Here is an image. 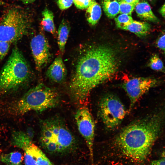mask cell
<instances>
[{
	"instance_id": "2e32d148",
	"label": "cell",
	"mask_w": 165,
	"mask_h": 165,
	"mask_svg": "<svg viewBox=\"0 0 165 165\" xmlns=\"http://www.w3.org/2000/svg\"><path fill=\"white\" fill-rule=\"evenodd\" d=\"M42 16L41 24L45 31L54 35L56 32L54 22V15L50 9L45 8L42 12Z\"/></svg>"
},
{
	"instance_id": "8992f818",
	"label": "cell",
	"mask_w": 165,
	"mask_h": 165,
	"mask_svg": "<svg viewBox=\"0 0 165 165\" xmlns=\"http://www.w3.org/2000/svg\"><path fill=\"white\" fill-rule=\"evenodd\" d=\"M31 24L27 13L13 6L5 11L0 18V41L15 43L28 32Z\"/></svg>"
},
{
	"instance_id": "83f0119b",
	"label": "cell",
	"mask_w": 165,
	"mask_h": 165,
	"mask_svg": "<svg viewBox=\"0 0 165 165\" xmlns=\"http://www.w3.org/2000/svg\"><path fill=\"white\" fill-rule=\"evenodd\" d=\"M159 13L163 17L165 18V2L159 9Z\"/></svg>"
},
{
	"instance_id": "f1b7e54d",
	"label": "cell",
	"mask_w": 165,
	"mask_h": 165,
	"mask_svg": "<svg viewBox=\"0 0 165 165\" xmlns=\"http://www.w3.org/2000/svg\"><path fill=\"white\" fill-rule=\"evenodd\" d=\"M126 2L135 6L139 2L140 0H123Z\"/></svg>"
},
{
	"instance_id": "1f68e13d",
	"label": "cell",
	"mask_w": 165,
	"mask_h": 165,
	"mask_svg": "<svg viewBox=\"0 0 165 165\" xmlns=\"http://www.w3.org/2000/svg\"><path fill=\"white\" fill-rule=\"evenodd\" d=\"M149 0L151 2H154L156 1V0Z\"/></svg>"
},
{
	"instance_id": "44dd1931",
	"label": "cell",
	"mask_w": 165,
	"mask_h": 165,
	"mask_svg": "<svg viewBox=\"0 0 165 165\" xmlns=\"http://www.w3.org/2000/svg\"><path fill=\"white\" fill-rule=\"evenodd\" d=\"M119 5V13L131 16L135 6L128 3L123 0H118Z\"/></svg>"
},
{
	"instance_id": "f546056e",
	"label": "cell",
	"mask_w": 165,
	"mask_h": 165,
	"mask_svg": "<svg viewBox=\"0 0 165 165\" xmlns=\"http://www.w3.org/2000/svg\"><path fill=\"white\" fill-rule=\"evenodd\" d=\"M21 1L24 4H27L31 3L36 0H16Z\"/></svg>"
},
{
	"instance_id": "ffe728a7",
	"label": "cell",
	"mask_w": 165,
	"mask_h": 165,
	"mask_svg": "<svg viewBox=\"0 0 165 165\" xmlns=\"http://www.w3.org/2000/svg\"><path fill=\"white\" fill-rule=\"evenodd\" d=\"M115 20L117 27L123 30L134 20L131 16L124 14H121Z\"/></svg>"
},
{
	"instance_id": "7c38bea8",
	"label": "cell",
	"mask_w": 165,
	"mask_h": 165,
	"mask_svg": "<svg viewBox=\"0 0 165 165\" xmlns=\"http://www.w3.org/2000/svg\"><path fill=\"white\" fill-rule=\"evenodd\" d=\"M135 10L138 16L143 20L156 23L160 22V20L152 11L148 2L145 1L139 2L135 7Z\"/></svg>"
},
{
	"instance_id": "5b68a950",
	"label": "cell",
	"mask_w": 165,
	"mask_h": 165,
	"mask_svg": "<svg viewBox=\"0 0 165 165\" xmlns=\"http://www.w3.org/2000/svg\"><path fill=\"white\" fill-rule=\"evenodd\" d=\"M60 96L56 90L41 83L30 89L18 101L16 112L23 114L34 111L42 112L59 104Z\"/></svg>"
},
{
	"instance_id": "d6986e66",
	"label": "cell",
	"mask_w": 165,
	"mask_h": 165,
	"mask_svg": "<svg viewBox=\"0 0 165 165\" xmlns=\"http://www.w3.org/2000/svg\"><path fill=\"white\" fill-rule=\"evenodd\" d=\"M148 66L152 69L163 73H165V67L158 55L155 54L150 57Z\"/></svg>"
},
{
	"instance_id": "30bf717a",
	"label": "cell",
	"mask_w": 165,
	"mask_h": 165,
	"mask_svg": "<svg viewBox=\"0 0 165 165\" xmlns=\"http://www.w3.org/2000/svg\"><path fill=\"white\" fill-rule=\"evenodd\" d=\"M32 55L36 69L41 71L49 62L51 53L48 42L42 34L34 36L30 42Z\"/></svg>"
},
{
	"instance_id": "7a4b0ae2",
	"label": "cell",
	"mask_w": 165,
	"mask_h": 165,
	"mask_svg": "<svg viewBox=\"0 0 165 165\" xmlns=\"http://www.w3.org/2000/svg\"><path fill=\"white\" fill-rule=\"evenodd\" d=\"M165 123V104L158 110L123 128L114 144L125 156L141 163L147 159Z\"/></svg>"
},
{
	"instance_id": "52a82bcc",
	"label": "cell",
	"mask_w": 165,
	"mask_h": 165,
	"mask_svg": "<svg viewBox=\"0 0 165 165\" xmlns=\"http://www.w3.org/2000/svg\"><path fill=\"white\" fill-rule=\"evenodd\" d=\"M99 116L106 127L113 129L121 123L127 113L120 100L112 94H107L101 99L99 104Z\"/></svg>"
},
{
	"instance_id": "6da1fadb",
	"label": "cell",
	"mask_w": 165,
	"mask_h": 165,
	"mask_svg": "<svg viewBox=\"0 0 165 165\" xmlns=\"http://www.w3.org/2000/svg\"><path fill=\"white\" fill-rule=\"evenodd\" d=\"M79 51L69 90L74 100L83 104L87 101L92 90L115 75L119 63L115 51L108 46H90Z\"/></svg>"
},
{
	"instance_id": "9a60e30c",
	"label": "cell",
	"mask_w": 165,
	"mask_h": 165,
	"mask_svg": "<svg viewBox=\"0 0 165 165\" xmlns=\"http://www.w3.org/2000/svg\"><path fill=\"white\" fill-rule=\"evenodd\" d=\"M151 29V25L148 23L134 20L123 30L134 33L138 36L144 37L149 33Z\"/></svg>"
},
{
	"instance_id": "4316f807",
	"label": "cell",
	"mask_w": 165,
	"mask_h": 165,
	"mask_svg": "<svg viewBox=\"0 0 165 165\" xmlns=\"http://www.w3.org/2000/svg\"><path fill=\"white\" fill-rule=\"evenodd\" d=\"M27 135L31 139L34 137V131L33 129L29 127L27 130Z\"/></svg>"
},
{
	"instance_id": "277c9868",
	"label": "cell",
	"mask_w": 165,
	"mask_h": 165,
	"mask_svg": "<svg viewBox=\"0 0 165 165\" xmlns=\"http://www.w3.org/2000/svg\"><path fill=\"white\" fill-rule=\"evenodd\" d=\"M31 75L28 63L20 50L14 47L0 72V91L17 88L26 82Z\"/></svg>"
},
{
	"instance_id": "603a6c76",
	"label": "cell",
	"mask_w": 165,
	"mask_h": 165,
	"mask_svg": "<svg viewBox=\"0 0 165 165\" xmlns=\"http://www.w3.org/2000/svg\"><path fill=\"white\" fill-rule=\"evenodd\" d=\"M155 44L158 49L165 53V29L156 39Z\"/></svg>"
},
{
	"instance_id": "e0dca14e",
	"label": "cell",
	"mask_w": 165,
	"mask_h": 165,
	"mask_svg": "<svg viewBox=\"0 0 165 165\" xmlns=\"http://www.w3.org/2000/svg\"><path fill=\"white\" fill-rule=\"evenodd\" d=\"M101 5L105 13L109 18H115L119 13L118 0H102Z\"/></svg>"
},
{
	"instance_id": "3957f363",
	"label": "cell",
	"mask_w": 165,
	"mask_h": 165,
	"mask_svg": "<svg viewBox=\"0 0 165 165\" xmlns=\"http://www.w3.org/2000/svg\"><path fill=\"white\" fill-rule=\"evenodd\" d=\"M39 141L46 151L51 153L70 150L76 143L75 137L61 118L53 117L40 122Z\"/></svg>"
},
{
	"instance_id": "ac0fdd59",
	"label": "cell",
	"mask_w": 165,
	"mask_h": 165,
	"mask_svg": "<svg viewBox=\"0 0 165 165\" xmlns=\"http://www.w3.org/2000/svg\"><path fill=\"white\" fill-rule=\"evenodd\" d=\"M23 157L18 152L3 154L0 156L1 161L6 165H22Z\"/></svg>"
},
{
	"instance_id": "5bb4252c",
	"label": "cell",
	"mask_w": 165,
	"mask_h": 165,
	"mask_svg": "<svg viewBox=\"0 0 165 165\" xmlns=\"http://www.w3.org/2000/svg\"><path fill=\"white\" fill-rule=\"evenodd\" d=\"M101 15V9L99 5L95 0H92L86 9V16L87 21L92 26L95 25Z\"/></svg>"
},
{
	"instance_id": "9c48e42d",
	"label": "cell",
	"mask_w": 165,
	"mask_h": 165,
	"mask_svg": "<svg viewBox=\"0 0 165 165\" xmlns=\"http://www.w3.org/2000/svg\"><path fill=\"white\" fill-rule=\"evenodd\" d=\"M160 83L159 80L149 77L134 78L127 80L123 83L122 88L130 100V110L142 95Z\"/></svg>"
},
{
	"instance_id": "cb8c5ba5",
	"label": "cell",
	"mask_w": 165,
	"mask_h": 165,
	"mask_svg": "<svg viewBox=\"0 0 165 165\" xmlns=\"http://www.w3.org/2000/svg\"><path fill=\"white\" fill-rule=\"evenodd\" d=\"M91 1L92 0H73V3L77 8L84 9H87Z\"/></svg>"
},
{
	"instance_id": "4fadbf2b",
	"label": "cell",
	"mask_w": 165,
	"mask_h": 165,
	"mask_svg": "<svg viewBox=\"0 0 165 165\" xmlns=\"http://www.w3.org/2000/svg\"><path fill=\"white\" fill-rule=\"evenodd\" d=\"M70 30L68 22L66 20L63 19L59 26L57 32V44L59 51L62 54L64 52Z\"/></svg>"
},
{
	"instance_id": "484cf974",
	"label": "cell",
	"mask_w": 165,
	"mask_h": 165,
	"mask_svg": "<svg viewBox=\"0 0 165 165\" xmlns=\"http://www.w3.org/2000/svg\"><path fill=\"white\" fill-rule=\"evenodd\" d=\"M150 165H165V160L163 159L152 161Z\"/></svg>"
},
{
	"instance_id": "4dcf8cb0",
	"label": "cell",
	"mask_w": 165,
	"mask_h": 165,
	"mask_svg": "<svg viewBox=\"0 0 165 165\" xmlns=\"http://www.w3.org/2000/svg\"><path fill=\"white\" fill-rule=\"evenodd\" d=\"M162 158L165 160V150H164L161 153Z\"/></svg>"
},
{
	"instance_id": "d4e9b609",
	"label": "cell",
	"mask_w": 165,
	"mask_h": 165,
	"mask_svg": "<svg viewBox=\"0 0 165 165\" xmlns=\"http://www.w3.org/2000/svg\"><path fill=\"white\" fill-rule=\"evenodd\" d=\"M73 0H57V3L59 8L61 10L67 9L72 4Z\"/></svg>"
},
{
	"instance_id": "ba28073f",
	"label": "cell",
	"mask_w": 165,
	"mask_h": 165,
	"mask_svg": "<svg viewBox=\"0 0 165 165\" xmlns=\"http://www.w3.org/2000/svg\"><path fill=\"white\" fill-rule=\"evenodd\" d=\"M75 117L78 130L85 140L89 151L91 162L93 165L95 128L93 117L88 108L82 106L77 110Z\"/></svg>"
},
{
	"instance_id": "7402d4cb",
	"label": "cell",
	"mask_w": 165,
	"mask_h": 165,
	"mask_svg": "<svg viewBox=\"0 0 165 165\" xmlns=\"http://www.w3.org/2000/svg\"><path fill=\"white\" fill-rule=\"evenodd\" d=\"M11 43L0 41V61L3 60L7 54Z\"/></svg>"
},
{
	"instance_id": "8fae6325",
	"label": "cell",
	"mask_w": 165,
	"mask_h": 165,
	"mask_svg": "<svg viewBox=\"0 0 165 165\" xmlns=\"http://www.w3.org/2000/svg\"><path fill=\"white\" fill-rule=\"evenodd\" d=\"M67 74V69L60 55L55 58L46 72L47 77L51 81L57 83L63 82Z\"/></svg>"
}]
</instances>
